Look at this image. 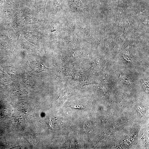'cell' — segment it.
I'll list each match as a JSON object with an SVG mask.
<instances>
[{
	"label": "cell",
	"mask_w": 149,
	"mask_h": 149,
	"mask_svg": "<svg viewBox=\"0 0 149 149\" xmlns=\"http://www.w3.org/2000/svg\"><path fill=\"white\" fill-rule=\"evenodd\" d=\"M74 108H72L74 109H83V108L82 107V106L79 105H75L74 106Z\"/></svg>",
	"instance_id": "6da1fadb"
}]
</instances>
